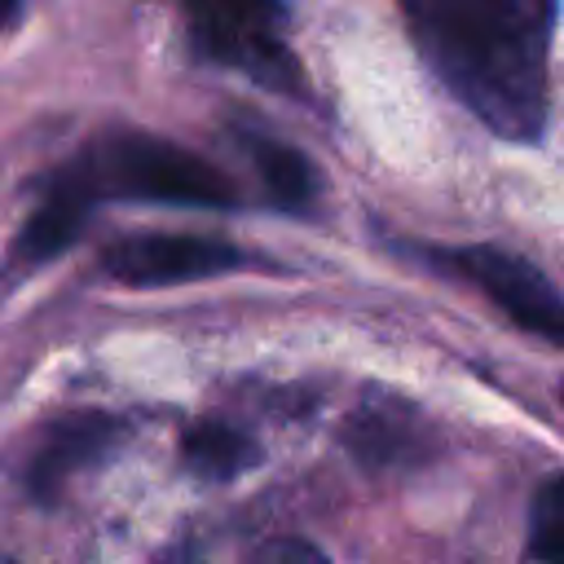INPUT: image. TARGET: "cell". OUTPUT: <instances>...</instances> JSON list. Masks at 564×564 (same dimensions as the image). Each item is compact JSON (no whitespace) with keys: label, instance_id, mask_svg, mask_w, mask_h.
<instances>
[{"label":"cell","instance_id":"13","mask_svg":"<svg viewBox=\"0 0 564 564\" xmlns=\"http://www.w3.org/2000/svg\"><path fill=\"white\" fill-rule=\"evenodd\" d=\"M560 401H564V388H560Z\"/></svg>","mask_w":564,"mask_h":564},{"label":"cell","instance_id":"1","mask_svg":"<svg viewBox=\"0 0 564 564\" xmlns=\"http://www.w3.org/2000/svg\"><path fill=\"white\" fill-rule=\"evenodd\" d=\"M419 53L485 128L533 141L546 123L555 0H401Z\"/></svg>","mask_w":564,"mask_h":564},{"label":"cell","instance_id":"12","mask_svg":"<svg viewBox=\"0 0 564 564\" xmlns=\"http://www.w3.org/2000/svg\"><path fill=\"white\" fill-rule=\"evenodd\" d=\"M18 9H22V0H0V26H4V22H13V18H18Z\"/></svg>","mask_w":564,"mask_h":564},{"label":"cell","instance_id":"5","mask_svg":"<svg viewBox=\"0 0 564 564\" xmlns=\"http://www.w3.org/2000/svg\"><path fill=\"white\" fill-rule=\"evenodd\" d=\"M445 264L467 273L524 330H533L551 344H564V300L551 291V282L533 264H524L498 247H463V251H449Z\"/></svg>","mask_w":564,"mask_h":564},{"label":"cell","instance_id":"7","mask_svg":"<svg viewBox=\"0 0 564 564\" xmlns=\"http://www.w3.org/2000/svg\"><path fill=\"white\" fill-rule=\"evenodd\" d=\"M93 207H97V198L88 194V185L75 176L70 163H62V167L48 176L44 198L35 203V212L26 216V225L18 229V238H13V260H18L22 269H35V264L57 260V256L70 251L75 238L84 234Z\"/></svg>","mask_w":564,"mask_h":564},{"label":"cell","instance_id":"8","mask_svg":"<svg viewBox=\"0 0 564 564\" xmlns=\"http://www.w3.org/2000/svg\"><path fill=\"white\" fill-rule=\"evenodd\" d=\"M344 441L352 445V454L370 467H405V463H423V427L419 419L397 405V401H379V405H361L348 427Z\"/></svg>","mask_w":564,"mask_h":564},{"label":"cell","instance_id":"9","mask_svg":"<svg viewBox=\"0 0 564 564\" xmlns=\"http://www.w3.org/2000/svg\"><path fill=\"white\" fill-rule=\"evenodd\" d=\"M238 141H242L247 159L256 163V172H260V181H264V189L278 207H286V212H308L313 207L317 176H313V163L295 145H286L269 132H256V128H238Z\"/></svg>","mask_w":564,"mask_h":564},{"label":"cell","instance_id":"6","mask_svg":"<svg viewBox=\"0 0 564 564\" xmlns=\"http://www.w3.org/2000/svg\"><path fill=\"white\" fill-rule=\"evenodd\" d=\"M123 436H128V423L101 410H79V414L57 419L26 463V494L44 507L57 502L70 476L106 463L123 445Z\"/></svg>","mask_w":564,"mask_h":564},{"label":"cell","instance_id":"2","mask_svg":"<svg viewBox=\"0 0 564 564\" xmlns=\"http://www.w3.org/2000/svg\"><path fill=\"white\" fill-rule=\"evenodd\" d=\"M70 167L97 203L141 198V203H176V207H234L238 198L220 167L150 132L101 137L88 150H79Z\"/></svg>","mask_w":564,"mask_h":564},{"label":"cell","instance_id":"4","mask_svg":"<svg viewBox=\"0 0 564 564\" xmlns=\"http://www.w3.org/2000/svg\"><path fill=\"white\" fill-rule=\"evenodd\" d=\"M251 256L212 234H128L101 251V269L123 286H172L242 269Z\"/></svg>","mask_w":564,"mask_h":564},{"label":"cell","instance_id":"11","mask_svg":"<svg viewBox=\"0 0 564 564\" xmlns=\"http://www.w3.org/2000/svg\"><path fill=\"white\" fill-rule=\"evenodd\" d=\"M529 555L564 560V476L546 480L529 511Z\"/></svg>","mask_w":564,"mask_h":564},{"label":"cell","instance_id":"3","mask_svg":"<svg viewBox=\"0 0 564 564\" xmlns=\"http://www.w3.org/2000/svg\"><path fill=\"white\" fill-rule=\"evenodd\" d=\"M189 40L216 66H229L260 88L300 93V62L286 44L282 0H181Z\"/></svg>","mask_w":564,"mask_h":564},{"label":"cell","instance_id":"10","mask_svg":"<svg viewBox=\"0 0 564 564\" xmlns=\"http://www.w3.org/2000/svg\"><path fill=\"white\" fill-rule=\"evenodd\" d=\"M185 467L203 480H234L256 463V441L220 419H203L181 436Z\"/></svg>","mask_w":564,"mask_h":564}]
</instances>
